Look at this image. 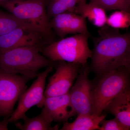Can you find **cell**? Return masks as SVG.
<instances>
[{
    "label": "cell",
    "instance_id": "1",
    "mask_svg": "<svg viewBox=\"0 0 130 130\" xmlns=\"http://www.w3.org/2000/svg\"><path fill=\"white\" fill-rule=\"evenodd\" d=\"M93 38L91 67L101 75L119 68L130 71V33L122 34L119 29L105 25Z\"/></svg>",
    "mask_w": 130,
    "mask_h": 130
},
{
    "label": "cell",
    "instance_id": "2",
    "mask_svg": "<svg viewBox=\"0 0 130 130\" xmlns=\"http://www.w3.org/2000/svg\"><path fill=\"white\" fill-rule=\"evenodd\" d=\"M41 49L37 46L22 47L0 52V68L34 79L37 77L39 70L53 66L54 63L40 54Z\"/></svg>",
    "mask_w": 130,
    "mask_h": 130
},
{
    "label": "cell",
    "instance_id": "3",
    "mask_svg": "<svg viewBox=\"0 0 130 130\" xmlns=\"http://www.w3.org/2000/svg\"><path fill=\"white\" fill-rule=\"evenodd\" d=\"M47 0H11L0 3L5 8L43 35L48 44L54 41V34L47 16Z\"/></svg>",
    "mask_w": 130,
    "mask_h": 130
},
{
    "label": "cell",
    "instance_id": "4",
    "mask_svg": "<svg viewBox=\"0 0 130 130\" xmlns=\"http://www.w3.org/2000/svg\"><path fill=\"white\" fill-rule=\"evenodd\" d=\"M89 34H76L45 45L41 49L43 55L53 62L64 61L86 66L92 51L89 46Z\"/></svg>",
    "mask_w": 130,
    "mask_h": 130
},
{
    "label": "cell",
    "instance_id": "5",
    "mask_svg": "<svg viewBox=\"0 0 130 130\" xmlns=\"http://www.w3.org/2000/svg\"><path fill=\"white\" fill-rule=\"evenodd\" d=\"M129 71L119 68L101 75L92 90L91 114L100 116L110 102L129 87Z\"/></svg>",
    "mask_w": 130,
    "mask_h": 130
},
{
    "label": "cell",
    "instance_id": "6",
    "mask_svg": "<svg viewBox=\"0 0 130 130\" xmlns=\"http://www.w3.org/2000/svg\"><path fill=\"white\" fill-rule=\"evenodd\" d=\"M29 80L23 75L10 73L0 68V118H9Z\"/></svg>",
    "mask_w": 130,
    "mask_h": 130
},
{
    "label": "cell",
    "instance_id": "7",
    "mask_svg": "<svg viewBox=\"0 0 130 130\" xmlns=\"http://www.w3.org/2000/svg\"><path fill=\"white\" fill-rule=\"evenodd\" d=\"M53 68V66L48 67L44 71L38 73L37 78L30 87L22 93L16 109L8 119L9 123L18 121L34 106L36 105L39 108L43 107L46 79Z\"/></svg>",
    "mask_w": 130,
    "mask_h": 130
},
{
    "label": "cell",
    "instance_id": "8",
    "mask_svg": "<svg viewBox=\"0 0 130 130\" xmlns=\"http://www.w3.org/2000/svg\"><path fill=\"white\" fill-rule=\"evenodd\" d=\"M56 71L49 78L44 92L45 97L63 95L70 91L77 77L79 64L59 61Z\"/></svg>",
    "mask_w": 130,
    "mask_h": 130
},
{
    "label": "cell",
    "instance_id": "9",
    "mask_svg": "<svg viewBox=\"0 0 130 130\" xmlns=\"http://www.w3.org/2000/svg\"><path fill=\"white\" fill-rule=\"evenodd\" d=\"M43 35L32 28H19L0 36V52L25 46L41 48L48 44Z\"/></svg>",
    "mask_w": 130,
    "mask_h": 130
},
{
    "label": "cell",
    "instance_id": "10",
    "mask_svg": "<svg viewBox=\"0 0 130 130\" xmlns=\"http://www.w3.org/2000/svg\"><path fill=\"white\" fill-rule=\"evenodd\" d=\"M87 69L81 71L76 82L69 91L70 101L78 115H90L92 112L93 86Z\"/></svg>",
    "mask_w": 130,
    "mask_h": 130
},
{
    "label": "cell",
    "instance_id": "11",
    "mask_svg": "<svg viewBox=\"0 0 130 130\" xmlns=\"http://www.w3.org/2000/svg\"><path fill=\"white\" fill-rule=\"evenodd\" d=\"M49 22L52 30L61 39L69 34H89L86 19L74 12L57 14Z\"/></svg>",
    "mask_w": 130,
    "mask_h": 130
},
{
    "label": "cell",
    "instance_id": "12",
    "mask_svg": "<svg viewBox=\"0 0 130 130\" xmlns=\"http://www.w3.org/2000/svg\"><path fill=\"white\" fill-rule=\"evenodd\" d=\"M43 106L53 121L65 123L77 114L70 101L69 92L63 95L44 97Z\"/></svg>",
    "mask_w": 130,
    "mask_h": 130
},
{
    "label": "cell",
    "instance_id": "13",
    "mask_svg": "<svg viewBox=\"0 0 130 130\" xmlns=\"http://www.w3.org/2000/svg\"><path fill=\"white\" fill-rule=\"evenodd\" d=\"M115 116L126 127L130 129V87L112 100L105 110Z\"/></svg>",
    "mask_w": 130,
    "mask_h": 130
},
{
    "label": "cell",
    "instance_id": "14",
    "mask_svg": "<svg viewBox=\"0 0 130 130\" xmlns=\"http://www.w3.org/2000/svg\"><path fill=\"white\" fill-rule=\"evenodd\" d=\"M74 12L88 19L93 25L98 28H102L106 25L107 17L106 11L90 3H87L86 0H79Z\"/></svg>",
    "mask_w": 130,
    "mask_h": 130
},
{
    "label": "cell",
    "instance_id": "15",
    "mask_svg": "<svg viewBox=\"0 0 130 130\" xmlns=\"http://www.w3.org/2000/svg\"><path fill=\"white\" fill-rule=\"evenodd\" d=\"M21 119L24 124L18 121L14 122L16 128L21 130H58V125L52 127L51 123L53 120L47 113L44 108L41 113L32 118H29L25 114Z\"/></svg>",
    "mask_w": 130,
    "mask_h": 130
},
{
    "label": "cell",
    "instance_id": "16",
    "mask_svg": "<svg viewBox=\"0 0 130 130\" xmlns=\"http://www.w3.org/2000/svg\"><path fill=\"white\" fill-rule=\"evenodd\" d=\"M106 115L79 114L72 123L65 122L61 130H99L100 124Z\"/></svg>",
    "mask_w": 130,
    "mask_h": 130
},
{
    "label": "cell",
    "instance_id": "17",
    "mask_svg": "<svg viewBox=\"0 0 130 130\" xmlns=\"http://www.w3.org/2000/svg\"><path fill=\"white\" fill-rule=\"evenodd\" d=\"M21 27L32 28L37 30L31 26L18 19L10 13L0 10V36Z\"/></svg>",
    "mask_w": 130,
    "mask_h": 130
},
{
    "label": "cell",
    "instance_id": "18",
    "mask_svg": "<svg viewBox=\"0 0 130 130\" xmlns=\"http://www.w3.org/2000/svg\"><path fill=\"white\" fill-rule=\"evenodd\" d=\"M79 0H47L46 4L47 16L49 20L57 14L74 12Z\"/></svg>",
    "mask_w": 130,
    "mask_h": 130
},
{
    "label": "cell",
    "instance_id": "19",
    "mask_svg": "<svg viewBox=\"0 0 130 130\" xmlns=\"http://www.w3.org/2000/svg\"><path fill=\"white\" fill-rule=\"evenodd\" d=\"M90 3L105 11L121 10L130 13V0H90Z\"/></svg>",
    "mask_w": 130,
    "mask_h": 130
},
{
    "label": "cell",
    "instance_id": "20",
    "mask_svg": "<svg viewBox=\"0 0 130 130\" xmlns=\"http://www.w3.org/2000/svg\"><path fill=\"white\" fill-rule=\"evenodd\" d=\"M106 24L115 29H125L130 25V13L121 10L113 12L107 18Z\"/></svg>",
    "mask_w": 130,
    "mask_h": 130
},
{
    "label": "cell",
    "instance_id": "21",
    "mask_svg": "<svg viewBox=\"0 0 130 130\" xmlns=\"http://www.w3.org/2000/svg\"><path fill=\"white\" fill-rule=\"evenodd\" d=\"M100 130H129V128L121 124L116 118L110 120L105 119L100 123Z\"/></svg>",
    "mask_w": 130,
    "mask_h": 130
},
{
    "label": "cell",
    "instance_id": "22",
    "mask_svg": "<svg viewBox=\"0 0 130 130\" xmlns=\"http://www.w3.org/2000/svg\"><path fill=\"white\" fill-rule=\"evenodd\" d=\"M8 118H3L2 121H0V130H8V126L9 123Z\"/></svg>",
    "mask_w": 130,
    "mask_h": 130
},
{
    "label": "cell",
    "instance_id": "23",
    "mask_svg": "<svg viewBox=\"0 0 130 130\" xmlns=\"http://www.w3.org/2000/svg\"><path fill=\"white\" fill-rule=\"evenodd\" d=\"M11 1V0H0V3L4 2L7 1Z\"/></svg>",
    "mask_w": 130,
    "mask_h": 130
},
{
    "label": "cell",
    "instance_id": "24",
    "mask_svg": "<svg viewBox=\"0 0 130 130\" xmlns=\"http://www.w3.org/2000/svg\"></svg>",
    "mask_w": 130,
    "mask_h": 130
}]
</instances>
